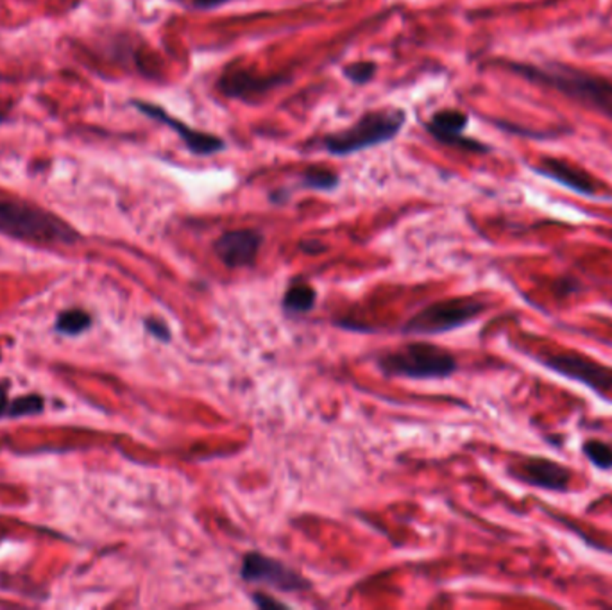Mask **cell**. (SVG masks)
I'll return each mask as SVG.
<instances>
[{"label": "cell", "instance_id": "obj_11", "mask_svg": "<svg viewBox=\"0 0 612 610\" xmlns=\"http://www.w3.org/2000/svg\"><path fill=\"white\" fill-rule=\"evenodd\" d=\"M469 124V117L458 110L437 111L426 124V131L440 144L458 147L469 153H489V147L478 140L464 137V129Z\"/></svg>", "mask_w": 612, "mask_h": 610}, {"label": "cell", "instance_id": "obj_2", "mask_svg": "<svg viewBox=\"0 0 612 610\" xmlns=\"http://www.w3.org/2000/svg\"><path fill=\"white\" fill-rule=\"evenodd\" d=\"M0 234L50 245L77 242V231L58 215L32 204L0 201Z\"/></svg>", "mask_w": 612, "mask_h": 610}, {"label": "cell", "instance_id": "obj_1", "mask_svg": "<svg viewBox=\"0 0 612 610\" xmlns=\"http://www.w3.org/2000/svg\"><path fill=\"white\" fill-rule=\"evenodd\" d=\"M509 68L527 81L550 86L568 99H573L612 120V83L606 77L561 63H548L543 66L509 63Z\"/></svg>", "mask_w": 612, "mask_h": 610}, {"label": "cell", "instance_id": "obj_8", "mask_svg": "<svg viewBox=\"0 0 612 610\" xmlns=\"http://www.w3.org/2000/svg\"><path fill=\"white\" fill-rule=\"evenodd\" d=\"M509 474L521 483L554 492L570 491L573 478L568 465L545 456H521L509 465Z\"/></svg>", "mask_w": 612, "mask_h": 610}, {"label": "cell", "instance_id": "obj_3", "mask_svg": "<svg viewBox=\"0 0 612 610\" xmlns=\"http://www.w3.org/2000/svg\"><path fill=\"white\" fill-rule=\"evenodd\" d=\"M404 110H382L364 115L355 126L323 138V147L333 156H350L398 137L405 126Z\"/></svg>", "mask_w": 612, "mask_h": 610}, {"label": "cell", "instance_id": "obj_10", "mask_svg": "<svg viewBox=\"0 0 612 610\" xmlns=\"http://www.w3.org/2000/svg\"><path fill=\"white\" fill-rule=\"evenodd\" d=\"M263 236L254 229H235L220 234L213 249L218 260L229 269L251 267L256 261Z\"/></svg>", "mask_w": 612, "mask_h": 610}, {"label": "cell", "instance_id": "obj_17", "mask_svg": "<svg viewBox=\"0 0 612 610\" xmlns=\"http://www.w3.org/2000/svg\"><path fill=\"white\" fill-rule=\"evenodd\" d=\"M301 180H303V187L312 189V190H333L339 187V176L321 167L306 169Z\"/></svg>", "mask_w": 612, "mask_h": 610}, {"label": "cell", "instance_id": "obj_20", "mask_svg": "<svg viewBox=\"0 0 612 610\" xmlns=\"http://www.w3.org/2000/svg\"><path fill=\"white\" fill-rule=\"evenodd\" d=\"M146 328L147 332L156 337L158 340H165L169 342L171 340V330L167 328V324L164 321H158V319H146Z\"/></svg>", "mask_w": 612, "mask_h": 610}, {"label": "cell", "instance_id": "obj_4", "mask_svg": "<svg viewBox=\"0 0 612 610\" xmlns=\"http://www.w3.org/2000/svg\"><path fill=\"white\" fill-rule=\"evenodd\" d=\"M380 369L389 376L410 380H442L457 373L455 357L433 344H407L393 353L380 357Z\"/></svg>", "mask_w": 612, "mask_h": 610}, {"label": "cell", "instance_id": "obj_6", "mask_svg": "<svg viewBox=\"0 0 612 610\" xmlns=\"http://www.w3.org/2000/svg\"><path fill=\"white\" fill-rule=\"evenodd\" d=\"M543 367L572 380L586 385L593 393L602 398L612 394V367L600 364L590 357L581 353L564 351V353H545L536 357Z\"/></svg>", "mask_w": 612, "mask_h": 610}, {"label": "cell", "instance_id": "obj_23", "mask_svg": "<svg viewBox=\"0 0 612 610\" xmlns=\"http://www.w3.org/2000/svg\"><path fill=\"white\" fill-rule=\"evenodd\" d=\"M7 413H9V402H7L5 394H4V391L0 389V417H4Z\"/></svg>", "mask_w": 612, "mask_h": 610}, {"label": "cell", "instance_id": "obj_5", "mask_svg": "<svg viewBox=\"0 0 612 610\" xmlns=\"http://www.w3.org/2000/svg\"><path fill=\"white\" fill-rule=\"evenodd\" d=\"M485 308L487 303L476 296L444 299L413 315L408 321L405 332L412 335H435L451 332L482 315Z\"/></svg>", "mask_w": 612, "mask_h": 610}, {"label": "cell", "instance_id": "obj_16", "mask_svg": "<svg viewBox=\"0 0 612 610\" xmlns=\"http://www.w3.org/2000/svg\"><path fill=\"white\" fill-rule=\"evenodd\" d=\"M582 453L586 458L602 471H611L612 469V446L606 440L600 438H588L582 444Z\"/></svg>", "mask_w": 612, "mask_h": 610}, {"label": "cell", "instance_id": "obj_18", "mask_svg": "<svg viewBox=\"0 0 612 610\" xmlns=\"http://www.w3.org/2000/svg\"><path fill=\"white\" fill-rule=\"evenodd\" d=\"M377 74V63L373 61H357L344 68V75L353 84H368Z\"/></svg>", "mask_w": 612, "mask_h": 610}, {"label": "cell", "instance_id": "obj_22", "mask_svg": "<svg viewBox=\"0 0 612 610\" xmlns=\"http://www.w3.org/2000/svg\"><path fill=\"white\" fill-rule=\"evenodd\" d=\"M196 7H201V9H211V7H218V5H224L231 0H192Z\"/></svg>", "mask_w": 612, "mask_h": 610}, {"label": "cell", "instance_id": "obj_9", "mask_svg": "<svg viewBox=\"0 0 612 610\" xmlns=\"http://www.w3.org/2000/svg\"><path fill=\"white\" fill-rule=\"evenodd\" d=\"M133 106L142 111L144 115H147L149 119H155L162 124H165L167 128H171L176 135H180V138L183 140V144L187 146V149L196 155V156H211L217 155L220 151L226 149V144L222 138L209 135V133H203L200 129H194L191 126H187L185 122H182L180 119L173 117L171 113H167L164 108L153 104V102H144V101H133Z\"/></svg>", "mask_w": 612, "mask_h": 610}, {"label": "cell", "instance_id": "obj_7", "mask_svg": "<svg viewBox=\"0 0 612 610\" xmlns=\"http://www.w3.org/2000/svg\"><path fill=\"white\" fill-rule=\"evenodd\" d=\"M240 575L249 584H265L285 593H297L312 588L310 582L296 570L256 552L244 557Z\"/></svg>", "mask_w": 612, "mask_h": 610}, {"label": "cell", "instance_id": "obj_15", "mask_svg": "<svg viewBox=\"0 0 612 610\" xmlns=\"http://www.w3.org/2000/svg\"><path fill=\"white\" fill-rule=\"evenodd\" d=\"M92 326V317L83 310H67L58 315L56 330L61 335L75 337Z\"/></svg>", "mask_w": 612, "mask_h": 610}, {"label": "cell", "instance_id": "obj_14", "mask_svg": "<svg viewBox=\"0 0 612 610\" xmlns=\"http://www.w3.org/2000/svg\"><path fill=\"white\" fill-rule=\"evenodd\" d=\"M315 299H317L315 290H314L308 283H296V285H292V287L285 292L283 306H285V310H288V312L305 314V312H308V310L314 308Z\"/></svg>", "mask_w": 612, "mask_h": 610}, {"label": "cell", "instance_id": "obj_19", "mask_svg": "<svg viewBox=\"0 0 612 610\" xmlns=\"http://www.w3.org/2000/svg\"><path fill=\"white\" fill-rule=\"evenodd\" d=\"M43 410V400L36 394L32 396H20L13 403H9V417H22V415H34Z\"/></svg>", "mask_w": 612, "mask_h": 610}, {"label": "cell", "instance_id": "obj_21", "mask_svg": "<svg viewBox=\"0 0 612 610\" xmlns=\"http://www.w3.org/2000/svg\"><path fill=\"white\" fill-rule=\"evenodd\" d=\"M254 604H256L258 607H262V609H267V607H278V609L287 607L285 604H281V602H278V600H272V598H269V597H265V595H254Z\"/></svg>", "mask_w": 612, "mask_h": 610}, {"label": "cell", "instance_id": "obj_12", "mask_svg": "<svg viewBox=\"0 0 612 610\" xmlns=\"http://www.w3.org/2000/svg\"><path fill=\"white\" fill-rule=\"evenodd\" d=\"M534 171L581 196L586 198H600L602 196V185L586 171L557 158H545L539 162V165L534 167Z\"/></svg>", "mask_w": 612, "mask_h": 610}, {"label": "cell", "instance_id": "obj_13", "mask_svg": "<svg viewBox=\"0 0 612 610\" xmlns=\"http://www.w3.org/2000/svg\"><path fill=\"white\" fill-rule=\"evenodd\" d=\"M281 83H285V79L279 75H256L245 70H231L220 75L217 81V90L229 99L249 101L271 92Z\"/></svg>", "mask_w": 612, "mask_h": 610}]
</instances>
